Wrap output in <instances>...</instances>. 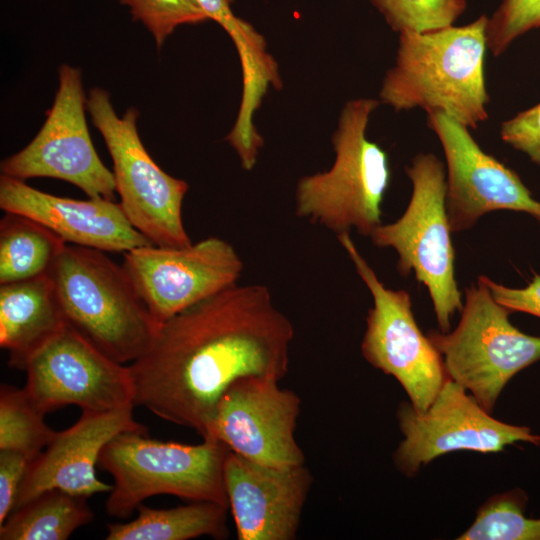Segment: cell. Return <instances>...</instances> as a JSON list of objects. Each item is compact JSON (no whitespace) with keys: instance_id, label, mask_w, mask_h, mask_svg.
<instances>
[{"instance_id":"cell-13","label":"cell","mask_w":540,"mask_h":540,"mask_svg":"<svg viewBox=\"0 0 540 540\" xmlns=\"http://www.w3.org/2000/svg\"><path fill=\"white\" fill-rule=\"evenodd\" d=\"M24 389L45 413L66 405L112 411L134 405L129 366L98 350L68 324L27 361Z\"/></svg>"},{"instance_id":"cell-20","label":"cell","mask_w":540,"mask_h":540,"mask_svg":"<svg viewBox=\"0 0 540 540\" xmlns=\"http://www.w3.org/2000/svg\"><path fill=\"white\" fill-rule=\"evenodd\" d=\"M228 510L210 501H192L170 509H153L142 503L134 520L108 524L106 539L188 540L201 536L225 539L229 535Z\"/></svg>"},{"instance_id":"cell-14","label":"cell","mask_w":540,"mask_h":540,"mask_svg":"<svg viewBox=\"0 0 540 540\" xmlns=\"http://www.w3.org/2000/svg\"><path fill=\"white\" fill-rule=\"evenodd\" d=\"M278 382L262 376L234 381L221 395L205 439L219 440L232 452L260 464H304L295 438L301 399Z\"/></svg>"},{"instance_id":"cell-16","label":"cell","mask_w":540,"mask_h":540,"mask_svg":"<svg viewBox=\"0 0 540 540\" xmlns=\"http://www.w3.org/2000/svg\"><path fill=\"white\" fill-rule=\"evenodd\" d=\"M224 487L239 540H293L313 481L304 465L275 467L230 450Z\"/></svg>"},{"instance_id":"cell-1","label":"cell","mask_w":540,"mask_h":540,"mask_svg":"<svg viewBox=\"0 0 540 540\" xmlns=\"http://www.w3.org/2000/svg\"><path fill=\"white\" fill-rule=\"evenodd\" d=\"M293 338L268 287L236 283L160 325L151 347L129 365L134 405L205 439L234 381L286 376Z\"/></svg>"},{"instance_id":"cell-27","label":"cell","mask_w":540,"mask_h":540,"mask_svg":"<svg viewBox=\"0 0 540 540\" xmlns=\"http://www.w3.org/2000/svg\"><path fill=\"white\" fill-rule=\"evenodd\" d=\"M538 27L540 0H501L487 18V48L494 56H499L517 38Z\"/></svg>"},{"instance_id":"cell-22","label":"cell","mask_w":540,"mask_h":540,"mask_svg":"<svg viewBox=\"0 0 540 540\" xmlns=\"http://www.w3.org/2000/svg\"><path fill=\"white\" fill-rule=\"evenodd\" d=\"M93 518L86 497L51 489L13 510L0 525V539L65 540Z\"/></svg>"},{"instance_id":"cell-11","label":"cell","mask_w":540,"mask_h":540,"mask_svg":"<svg viewBox=\"0 0 540 540\" xmlns=\"http://www.w3.org/2000/svg\"><path fill=\"white\" fill-rule=\"evenodd\" d=\"M397 419L404 439L393 460L406 476H414L422 466L452 451L494 453L521 441L540 445V436L529 427L493 418L449 377L425 411L418 412L411 403L402 402Z\"/></svg>"},{"instance_id":"cell-30","label":"cell","mask_w":540,"mask_h":540,"mask_svg":"<svg viewBox=\"0 0 540 540\" xmlns=\"http://www.w3.org/2000/svg\"><path fill=\"white\" fill-rule=\"evenodd\" d=\"M28 464L21 453L0 450V525L14 510Z\"/></svg>"},{"instance_id":"cell-29","label":"cell","mask_w":540,"mask_h":540,"mask_svg":"<svg viewBox=\"0 0 540 540\" xmlns=\"http://www.w3.org/2000/svg\"><path fill=\"white\" fill-rule=\"evenodd\" d=\"M500 136L505 143L540 166V102L504 121Z\"/></svg>"},{"instance_id":"cell-6","label":"cell","mask_w":540,"mask_h":540,"mask_svg":"<svg viewBox=\"0 0 540 540\" xmlns=\"http://www.w3.org/2000/svg\"><path fill=\"white\" fill-rule=\"evenodd\" d=\"M412 183L409 204L396 221L381 224L369 236L373 244L392 248L398 255L397 270L414 274L430 295L441 332H448L451 318L463 308L455 278V252L446 208V172L433 153H419L405 167Z\"/></svg>"},{"instance_id":"cell-28","label":"cell","mask_w":540,"mask_h":540,"mask_svg":"<svg viewBox=\"0 0 540 540\" xmlns=\"http://www.w3.org/2000/svg\"><path fill=\"white\" fill-rule=\"evenodd\" d=\"M209 18L217 22L230 36L245 67L259 64L267 55V45L261 34L248 22L237 17L232 0H192Z\"/></svg>"},{"instance_id":"cell-10","label":"cell","mask_w":540,"mask_h":540,"mask_svg":"<svg viewBox=\"0 0 540 540\" xmlns=\"http://www.w3.org/2000/svg\"><path fill=\"white\" fill-rule=\"evenodd\" d=\"M81 72L59 67V87L47 118L33 140L1 162V174L27 180L48 177L81 189L89 198L113 200V172L99 158L86 123Z\"/></svg>"},{"instance_id":"cell-18","label":"cell","mask_w":540,"mask_h":540,"mask_svg":"<svg viewBox=\"0 0 540 540\" xmlns=\"http://www.w3.org/2000/svg\"><path fill=\"white\" fill-rule=\"evenodd\" d=\"M0 208L40 222L67 244L121 253L152 244L131 225L120 203L104 198L60 197L3 174Z\"/></svg>"},{"instance_id":"cell-9","label":"cell","mask_w":540,"mask_h":540,"mask_svg":"<svg viewBox=\"0 0 540 540\" xmlns=\"http://www.w3.org/2000/svg\"><path fill=\"white\" fill-rule=\"evenodd\" d=\"M337 238L373 299L366 317L362 355L374 368L401 384L416 411H425L448 378L441 354L419 329L410 294L382 283L350 232Z\"/></svg>"},{"instance_id":"cell-12","label":"cell","mask_w":540,"mask_h":540,"mask_svg":"<svg viewBox=\"0 0 540 540\" xmlns=\"http://www.w3.org/2000/svg\"><path fill=\"white\" fill-rule=\"evenodd\" d=\"M122 266L159 325L238 283L244 267L235 248L215 236L183 247H136L123 253Z\"/></svg>"},{"instance_id":"cell-21","label":"cell","mask_w":540,"mask_h":540,"mask_svg":"<svg viewBox=\"0 0 540 540\" xmlns=\"http://www.w3.org/2000/svg\"><path fill=\"white\" fill-rule=\"evenodd\" d=\"M4 213L0 220V285L47 275L67 243L28 216Z\"/></svg>"},{"instance_id":"cell-4","label":"cell","mask_w":540,"mask_h":540,"mask_svg":"<svg viewBox=\"0 0 540 540\" xmlns=\"http://www.w3.org/2000/svg\"><path fill=\"white\" fill-rule=\"evenodd\" d=\"M372 98L349 100L332 136L335 159L323 172L302 177L295 192V213L335 232L355 229L364 236L382 224V203L391 179L388 155L367 137Z\"/></svg>"},{"instance_id":"cell-24","label":"cell","mask_w":540,"mask_h":540,"mask_svg":"<svg viewBox=\"0 0 540 540\" xmlns=\"http://www.w3.org/2000/svg\"><path fill=\"white\" fill-rule=\"evenodd\" d=\"M528 496L515 488L490 497L458 540H540V519L525 516Z\"/></svg>"},{"instance_id":"cell-15","label":"cell","mask_w":540,"mask_h":540,"mask_svg":"<svg viewBox=\"0 0 540 540\" xmlns=\"http://www.w3.org/2000/svg\"><path fill=\"white\" fill-rule=\"evenodd\" d=\"M446 160V208L451 232L473 227L485 214L511 210L540 223V200L518 174L486 153L469 128L440 111L427 113Z\"/></svg>"},{"instance_id":"cell-31","label":"cell","mask_w":540,"mask_h":540,"mask_svg":"<svg viewBox=\"0 0 540 540\" xmlns=\"http://www.w3.org/2000/svg\"><path fill=\"white\" fill-rule=\"evenodd\" d=\"M494 299L512 312H524L540 318V275L533 272L532 279L523 288H510L480 276Z\"/></svg>"},{"instance_id":"cell-7","label":"cell","mask_w":540,"mask_h":540,"mask_svg":"<svg viewBox=\"0 0 540 540\" xmlns=\"http://www.w3.org/2000/svg\"><path fill=\"white\" fill-rule=\"evenodd\" d=\"M511 313L479 276L465 289L457 327L427 334L443 358L447 376L489 413L509 380L540 360V337L516 328L509 320Z\"/></svg>"},{"instance_id":"cell-2","label":"cell","mask_w":540,"mask_h":540,"mask_svg":"<svg viewBox=\"0 0 540 540\" xmlns=\"http://www.w3.org/2000/svg\"><path fill=\"white\" fill-rule=\"evenodd\" d=\"M487 16L462 26L399 33L380 101L395 111H440L469 129L488 119L484 74Z\"/></svg>"},{"instance_id":"cell-19","label":"cell","mask_w":540,"mask_h":540,"mask_svg":"<svg viewBox=\"0 0 540 540\" xmlns=\"http://www.w3.org/2000/svg\"><path fill=\"white\" fill-rule=\"evenodd\" d=\"M66 325L48 275L0 285V346L8 352L10 367L24 370Z\"/></svg>"},{"instance_id":"cell-8","label":"cell","mask_w":540,"mask_h":540,"mask_svg":"<svg viewBox=\"0 0 540 540\" xmlns=\"http://www.w3.org/2000/svg\"><path fill=\"white\" fill-rule=\"evenodd\" d=\"M86 108L113 161L120 206L131 225L153 245L183 247L192 242L182 219L188 183L163 171L144 147L136 127L138 111L118 116L110 94L90 90Z\"/></svg>"},{"instance_id":"cell-25","label":"cell","mask_w":540,"mask_h":540,"mask_svg":"<svg viewBox=\"0 0 540 540\" xmlns=\"http://www.w3.org/2000/svg\"><path fill=\"white\" fill-rule=\"evenodd\" d=\"M395 32L429 31L454 25L467 0H369Z\"/></svg>"},{"instance_id":"cell-26","label":"cell","mask_w":540,"mask_h":540,"mask_svg":"<svg viewBox=\"0 0 540 540\" xmlns=\"http://www.w3.org/2000/svg\"><path fill=\"white\" fill-rule=\"evenodd\" d=\"M129 8L133 20L140 21L160 47L174 30L184 24H199L208 16L192 0H119Z\"/></svg>"},{"instance_id":"cell-5","label":"cell","mask_w":540,"mask_h":540,"mask_svg":"<svg viewBox=\"0 0 540 540\" xmlns=\"http://www.w3.org/2000/svg\"><path fill=\"white\" fill-rule=\"evenodd\" d=\"M229 452L215 439L190 445L151 439L142 432L120 433L103 447L98 461L114 479L106 513L126 519L144 500L161 494L229 509L223 476Z\"/></svg>"},{"instance_id":"cell-17","label":"cell","mask_w":540,"mask_h":540,"mask_svg":"<svg viewBox=\"0 0 540 540\" xmlns=\"http://www.w3.org/2000/svg\"><path fill=\"white\" fill-rule=\"evenodd\" d=\"M134 407L104 412L82 410L79 419L57 432L28 464L14 510L51 489L86 498L110 492L112 485L98 479L95 466L103 447L116 435L128 431L146 433L134 418Z\"/></svg>"},{"instance_id":"cell-3","label":"cell","mask_w":540,"mask_h":540,"mask_svg":"<svg viewBox=\"0 0 540 540\" xmlns=\"http://www.w3.org/2000/svg\"><path fill=\"white\" fill-rule=\"evenodd\" d=\"M106 252L67 244L48 276L69 326L114 361L141 357L160 325L122 264Z\"/></svg>"},{"instance_id":"cell-23","label":"cell","mask_w":540,"mask_h":540,"mask_svg":"<svg viewBox=\"0 0 540 540\" xmlns=\"http://www.w3.org/2000/svg\"><path fill=\"white\" fill-rule=\"evenodd\" d=\"M45 412L26 390L2 384L0 388V450L16 451L29 463L53 440L57 431L44 421Z\"/></svg>"}]
</instances>
